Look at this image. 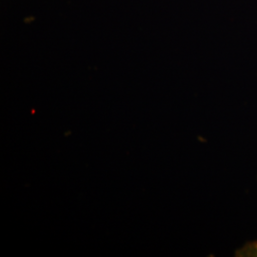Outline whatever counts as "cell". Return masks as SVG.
<instances>
[]
</instances>
